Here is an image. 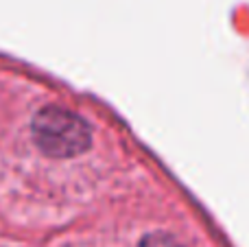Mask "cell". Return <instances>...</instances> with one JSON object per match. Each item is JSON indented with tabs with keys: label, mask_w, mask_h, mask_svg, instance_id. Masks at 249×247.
I'll use <instances>...</instances> for the list:
<instances>
[{
	"label": "cell",
	"mask_w": 249,
	"mask_h": 247,
	"mask_svg": "<svg viewBox=\"0 0 249 247\" xmlns=\"http://www.w3.org/2000/svg\"><path fill=\"white\" fill-rule=\"evenodd\" d=\"M33 140L42 153L51 158H74L90 149V125L72 109L48 105L33 118Z\"/></svg>",
	"instance_id": "obj_1"
},
{
	"label": "cell",
	"mask_w": 249,
	"mask_h": 247,
	"mask_svg": "<svg viewBox=\"0 0 249 247\" xmlns=\"http://www.w3.org/2000/svg\"><path fill=\"white\" fill-rule=\"evenodd\" d=\"M138 247H181L179 241H175L171 234H164V232H153V234H146L140 241Z\"/></svg>",
	"instance_id": "obj_2"
}]
</instances>
